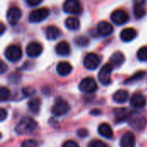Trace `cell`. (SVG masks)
Masks as SVG:
<instances>
[{"label":"cell","mask_w":147,"mask_h":147,"mask_svg":"<svg viewBox=\"0 0 147 147\" xmlns=\"http://www.w3.org/2000/svg\"><path fill=\"white\" fill-rule=\"evenodd\" d=\"M75 43L79 47H86L89 44V40L84 36H79L75 40Z\"/></svg>","instance_id":"cell-31"},{"label":"cell","mask_w":147,"mask_h":147,"mask_svg":"<svg viewBox=\"0 0 147 147\" xmlns=\"http://www.w3.org/2000/svg\"><path fill=\"white\" fill-rule=\"evenodd\" d=\"M0 26H1V31H0V34H3L5 31V26L3 22L0 23Z\"/></svg>","instance_id":"cell-39"},{"label":"cell","mask_w":147,"mask_h":147,"mask_svg":"<svg viewBox=\"0 0 147 147\" xmlns=\"http://www.w3.org/2000/svg\"><path fill=\"white\" fill-rule=\"evenodd\" d=\"M114 66L110 64H105L98 72V80L102 84L108 85L111 83V73Z\"/></svg>","instance_id":"cell-3"},{"label":"cell","mask_w":147,"mask_h":147,"mask_svg":"<svg viewBox=\"0 0 147 147\" xmlns=\"http://www.w3.org/2000/svg\"><path fill=\"white\" fill-rule=\"evenodd\" d=\"M22 54V49L17 45L9 46L4 52V55L6 59L10 62H16L19 59H21Z\"/></svg>","instance_id":"cell-5"},{"label":"cell","mask_w":147,"mask_h":147,"mask_svg":"<svg viewBox=\"0 0 147 147\" xmlns=\"http://www.w3.org/2000/svg\"><path fill=\"white\" fill-rule=\"evenodd\" d=\"M129 19L128 14L123 9H116L111 14V20L117 25H122L126 23Z\"/></svg>","instance_id":"cell-9"},{"label":"cell","mask_w":147,"mask_h":147,"mask_svg":"<svg viewBox=\"0 0 147 147\" xmlns=\"http://www.w3.org/2000/svg\"><path fill=\"white\" fill-rule=\"evenodd\" d=\"M138 59L142 62H147V47H142L137 53Z\"/></svg>","instance_id":"cell-26"},{"label":"cell","mask_w":147,"mask_h":147,"mask_svg":"<svg viewBox=\"0 0 147 147\" xmlns=\"http://www.w3.org/2000/svg\"><path fill=\"white\" fill-rule=\"evenodd\" d=\"M21 147H39V143L34 140H26L22 143Z\"/></svg>","instance_id":"cell-30"},{"label":"cell","mask_w":147,"mask_h":147,"mask_svg":"<svg viewBox=\"0 0 147 147\" xmlns=\"http://www.w3.org/2000/svg\"><path fill=\"white\" fill-rule=\"evenodd\" d=\"M7 117V112L3 109H0V121H3Z\"/></svg>","instance_id":"cell-37"},{"label":"cell","mask_w":147,"mask_h":147,"mask_svg":"<svg viewBox=\"0 0 147 147\" xmlns=\"http://www.w3.org/2000/svg\"><path fill=\"white\" fill-rule=\"evenodd\" d=\"M115 120L118 122H121L123 121H126L128 118L129 113L127 109H117L115 110Z\"/></svg>","instance_id":"cell-25"},{"label":"cell","mask_w":147,"mask_h":147,"mask_svg":"<svg viewBox=\"0 0 147 147\" xmlns=\"http://www.w3.org/2000/svg\"><path fill=\"white\" fill-rule=\"evenodd\" d=\"M6 17L10 25H15L22 17V11L17 7H10L7 11Z\"/></svg>","instance_id":"cell-11"},{"label":"cell","mask_w":147,"mask_h":147,"mask_svg":"<svg viewBox=\"0 0 147 147\" xmlns=\"http://www.w3.org/2000/svg\"><path fill=\"white\" fill-rule=\"evenodd\" d=\"M125 61V56L121 52H115L110 58V64L113 66L120 67Z\"/></svg>","instance_id":"cell-21"},{"label":"cell","mask_w":147,"mask_h":147,"mask_svg":"<svg viewBox=\"0 0 147 147\" xmlns=\"http://www.w3.org/2000/svg\"><path fill=\"white\" fill-rule=\"evenodd\" d=\"M49 15V10L47 8H39L30 12L28 16V21L31 23L40 22L45 20Z\"/></svg>","instance_id":"cell-4"},{"label":"cell","mask_w":147,"mask_h":147,"mask_svg":"<svg viewBox=\"0 0 147 147\" xmlns=\"http://www.w3.org/2000/svg\"><path fill=\"white\" fill-rule=\"evenodd\" d=\"M128 97H129V93H128V91H127L125 90H119L113 96L114 101L117 103L126 102L127 101Z\"/></svg>","instance_id":"cell-20"},{"label":"cell","mask_w":147,"mask_h":147,"mask_svg":"<svg viewBox=\"0 0 147 147\" xmlns=\"http://www.w3.org/2000/svg\"><path fill=\"white\" fill-rule=\"evenodd\" d=\"M55 51L60 56H66L71 53V47L65 40H62L57 43L55 47Z\"/></svg>","instance_id":"cell-18"},{"label":"cell","mask_w":147,"mask_h":147,"mask_svg":"<svg viewBox=\"0 0 147 147\" xmlns=\"http://www.w3.org/2000/svg\"><path fill=\"white\" fill-rule=\"evenodd\" d=\"M136 139L132 132H127L121 139V147H134Z\"/></svg>","instance_id":"cell-14"},{"label":"cell","mask_w":147,"mask_h":147,"mask_svg":"<svg viewBox=\"0 0 147 147\" xmlns=\"http://www.w3.org/2000/svg\"><path fill=\"white\" fill-rule=\"evenodd\" d=\"M26 3H27L29 6L34 7V6H37V5L40 4V3H42V1H40V0H38V1H35V0H27Z\"/></svg>","instance_id":"cell-34"},{"label":"cell","mask_w":147,"mask_h":147,"mask_svg":"<svg viewBox=\"0 0 147 147\" xmlns=\"http://www.w3.org/2000/svg\"><path fill=\"white\" fill-rule=\"evenodd\" d=\"M61 34V31L55 26H49L46 29V36L48 40H53L58 39Z\"/></svg>","instance_id":"cell-22"},{"label":"cell","mask_w":147,"mask_h":147,"mask_svg":"<svg viewBox=\"0 0 147 147\" xmlns=\"http://www.w3.org/2000/svg\"><path fill=\"white\" fill-rule=\"evenodd\" d=\"M22 91H23V93L26 96H30V95H32L34 92V90L33 89H31V88H24Z\"/></svg>","instance_id":"cell-38"},{"label":"cell","mask_w":147,"mask_h":147,"mask_svg":"<svg viewBox=\"0 0 147 147\" xmlns=\"http://www.w3.org/2000/svg\"><path fill=\"white\" fill-rule=\"evenodd\" d=\"M146 100L145 96L140 93H135L131 96L130 104L132 107H134L135 109L144 108L146 106Z\"/></svg>","instance_id":"cell-12"},{"label":"cell","mask_w":147,"mask_h":147,"mask_svg":"<svg viewBox=\"0 0 147 147\" xmlns=\"http://www.w3.org/2000/svg\"><path fill=\"white\" fill-rule=\"evenodd\" d=\"M89 147H109V146L100 140H92L89 143Z\"/></svg>","instance_id":"cell-29"},{"label":"cell","mask_w":147,"mask_h":147,"mask_svg":"<svg viewBox=\"0 0 147 147\" xmlns=\"http://www.w3.org/2000/svg\"><path fill=\"white\" fill-rule=\"evenodd\" d=\"M79 90L82 92L90 94L93 93L97 90V84L96 80L91 77L84 78L79 84Z\"/></svg>","instance_id":"cell-6"},{"label":"cell","mask_w":147,"mask_h":147,"mask_svg":"<svg viewBox=\"0 0 147 147\" xmlns=\"http://www.w3.org/2000/svg\"><path fill=\"white\" fill-rule=\"evenodd\" d=\"M98 133L101 136L107 139H111L114 135L111 127L108 123H102L98 127Z\"/></svg>","instance_id":"cell-19"},{"label":"cell","mask_w":147,"mask_h":147,"mask_svg":"<svg viewBox=\"0 0 147 147\" xmlns=\"http://www.w3.org/2000/svg\"><path fill=\"white\" fill-rule=\"evenodd\" d=\"M88 131L86 129H79L78 131V135L81 138H85L86 136H88Z\"/></svg>","instance_id":"cell-35"},{"label":"cell","mask_w":147,"mask_h":147,"mask_svg":"<svg viewBox=\"0 0 147 147\" xmlns=\"http://www.w3.org/2000/svg\"><path fill=\"white\" fill-rule=\"evenodd\" d=\"M137 36V32L133 28H126L121 32V39L125 42H129L134 40Z\"/></svg>","instance_id":"cell-15"},{"label":"cell","mask_w":147,"mask_h":147,"mask_svg":"<svg viewBox=\"0 0 147 147\" xmlns=\"http://www.w3.org/2000/svg\"><path fill=\"white\" fill-rule=\"evenodd\" d=\"M56 70L60 76H67L71 72L72 66L67 61H61L57 65Z\"/></svg>","instance_id":"cell-16"},{"label":"cell","mask_w":147,"mask_h":147,"mask_svg":"<svg viewBox=\"0 0 147 147\" xmlns=\"http://www.w3.org/2000/svg\"><path fill=\"white\" fill-rule=\"evenodd\" d=\"M10 96V91L9 89H7L6 87L2 86L0 88V99L2 102H4L6 100H8Z\"/></svg>","instance_id":"cell-27"},{"label":"cell","mask_w":147,"mask_h":147,"mask_svg":"<svg viewBox=\"0 0 147 147\" xmlns=\"http://www.w3.org/2000/svg\"><path fill=\"white\" fill-rule=\"evenodd\" d=\"M134 16L138 19L142 18L146 13V9L145 7V2L144 1H138L134 2Z\"/></svg>","instance_id":"cell-17"},{"label":"cell","mask_w":147,"mask_h":147,"mask_svg":"<svg viewBox=\"0 0 147 147\" xmlns=\"http://www.w3.org/2000/svg\"><path fill=\"white\" fill-rule=\"evenodd\" d=\"M63 9L69 14H79L82 11V6L77 0H67L63 4Z\"/></svg>","instance_id":"cell-8"},{"label":"cell","mask_w":147,"mask_h":147,"mask_svg":"<svg viewBox=\"0 0 147 147\" xmlns=\"http://www.w3.org/2000/svg\"><path fill=\"white\" fill-rule=\"evenodd\" d=\"M62 147H79V146L73 140H67L64 143Z\"/></svg>","instance_id":"cell-33"},{"label":"cell","mask_w":147,"mask_h":147,"mask_svg":"<svg viewBox=\"0 0 147 147\" xmlns=\"http://www.w3.org/2000/svg\"><path fill=\"white\" fill-rule=\"evenodd\" d=\"M70 110L69 103L62 97H57L52 108V114L55 116H62L68 113Z\"/></svg>","instance_id":"cell-2"},{"label":"cell","mask_w":147,"mask_h":147,"mask_svg":"<svg viewBox=\"0 0 147 147\" xmlns=\"http://www.w3.org/2000/svg\"><path fill=\"white\" fill-rule=\"evenodd\" d=\"M7 65L3 62V61H1L0 62V72L1 74H3L6 71H7Z\"/></svg>","instance_id":"cell-36"},{"label":"cell","mask_w":147,"mask_h":147,"mask_svg":"<svg viewBox=\"0 0 147 147\" xmlns=\"http://www.w3.org/2000/svg\"><path fill=\"white\" fill-rule=\"evenodd\" d=\"M37 127V122L31 117H23L16 124L15 131L17 134H29L34 132Z\"/></svg>","instance_id":"cell-1"},{"label":"cell","mask_w":147,"mask_h":147,"mask_svg":"<svg viewBox=\"0 0 147 147\" xmlns=\"http://www.w3.org/2000/svg\"><path fill=\"white\" fill-rule=\"evenodd\" d=\"M101 63V58L99 55L90 53H88L84 59V65L88 70H95L96 69Z\"/></svg>","instance_id":"cell-7"},{"label":"cell","mask_w":147,"mask_h":147,"mask_svg":"<svg viewBox=\"0 0 147 147\" xmlns=\"http://www.w3.org/2000/svg\"><path fill=\"white\" fill-rule=\"evenodd\" d=\"M97 32L99 33V34H101L102 36H108L109 34H111L114 31V28L113 26L106 22V21H102L100 22L97 24Z\"/></svg>","instance_id":"cell-13"},{"label":"cell","mask_w":147,"mask_h":147,"mask_svg":"<svg viewBox=\"0 0 147 147\" xmlns=\"http://www.w3.org/2000/svg\"><path fill=\"white\" fill-rule=\"evenodd\" d=\"M145 71H140V72H138V73H136L135 75H134L132 78H128L127 81H126V84H127V83H129V82H132V81H134V80H138V79H140V78H142V77L145 75Z\"/></svg>","instance_id":"cell-32"},{"label":"cell","mask_w":147,"mask_h":147,"mask_svg":"<svg viewBox=\"0 0 147 147\" xmlns=\"http://www.w3.org/2000/svg\"><path fill=\"white\" fill-rule=\"evenodd\" d=\"M65 27L70 30H78L80 27V22L76 17H68L65 22Z\"/></svg>","instance_id":"cell-23"},{"label":"cell","mask_w":147,"mask_h":147,"mask_svg":"<svg viewBox=\"0 0 147 147\" xmlns=\"http://www.w3.org/2000/svg\"><path fill=\"white\" fill-rule=\"evenodd\" d=\"M42 51H43L42 46L37 41H31L30 43L28 44L26 47V53L28 56L31 58L38 57L39 55H40Z\"/></svg>","instance_id":"cell-10"},{"label":"cell","mask_w":147,"mask_h":147,"mask_svg":"<svg viewBox=\"0 0 147 147\" xmlns=\"http://www.w3.org/2000/svg\"><path fill=\"white\" fill-rule=\"evenodd\" d=\"M28 109L30 110L31 113L37 114L40 111V100L37 97H34V98L30 99L28 102Z\"/></svg>","instance_id":"cell-24"},{"label":"cell","mask_w":147,"mask_h":147,"mask_svg":"<svg viewBox=\"0 0 147 147\" xmlns=\"http://www.w3.org/2000/svg\"><path fill=\"white\" fill-rule=\"evenodd\" d=\"M146 120L145 118H140L137 119L134 122H133L132 126L135 128V129H142L144 127H146Z\"/></svg>","instance_id":"cell-28"}]
</instances>
